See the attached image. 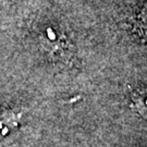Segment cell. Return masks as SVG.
I'll return each mask as SVG.
<instances>
[{"instance_id": "1", "label": "cell", "mask_w": 147, "mask_h": 147, "mask_svg": "<svg viewBox=\"0 0 147 147\" xmlns=\"http://www.w3.org/2000/svg\"><path fill=\"white\" fill-rule=\"evenodd\" d=\"M19 117H16L13 112H5L0 115V140L9 134L12 129H14L18 124Z\"/></svg>"}]
</instances>
